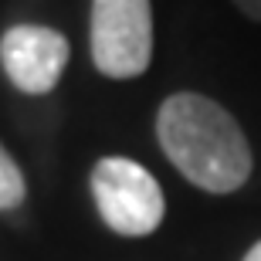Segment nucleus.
Wrapping results in <instances>:
<instances>
[{
  "label": "nucleus",
  "instance_id": "39448f33",
  "mask_svg": "<svg viewBox=\"0 0 261 261\" xmlns=\"http://www.w3.org/2000/svg\"><path fill=\"white\" fill-rule=\"evenodd\" d=\"M24 194H28L24 173H20V166L14 163V156L0 146V211L20 207V203H24Z\"/></svg>",
  "mask_w": 261,
  "mask_h": 261
},
{
  "label": "nucleus",
  "instance_id": "f03ea898",
  "mask_svg": "<svg viewBox=\"0 0 261 261\" xmlns=\"http://www.w3.org/2000/svg\"><path fill=\"white\" fill-rule=\"evenodd\" d=\"M92 197L102 221L122 238H146L163 224L166 200L156 176L126 156H106L92 170Z\"/></svg>",
  "mask_w": 261,
  "mask_h": 261
},
{
  "label": "nucleus",
  "instance_id": "0eeeda50",
  "mask_svg": "<svg viewBox=\"0 0 261 261\" xmlns=\"http://www.w3.org/2000/svg\"><path fill=\"white\" fill-rule=\"evenodd\" d=\"M244 261H261V241L254 244V248H251L248 254H244Z\"/></svg>",
  "mask_w": 261,
  "mask_h": 261
},
{
  "label": "nucleus",
  "instance_id": "20e7f679",
  "mask_svg": "<svg viewBox=\"0 0 261 261\" xmlns=\"http://www.w3.org/2000/svg\"><path fill=\"white\" fill-rule=\"evenodd\" d=\"M0 65L14 88L28 95H44L58 85L68 65V41L55 28L17 24L0 38Z\"/></svg>",
  "mask_w": 261,
  "mask_h": 261
},
{
  "label": "nucleus",
  "instance_id": "f257e3e1",
  "mask_svg": "<svg viewBox=\"0 0 261 261\" xmlns=\"http://www.w3.org/2000/svg\"><path fill=\"white\" fill-rule=\"evenodd\" d=\"M156 139L166 160L207 194H234L251 176V146L238 119L207 95L176 92L160 106Z\"/></svg>",
  "mask_w": 261,
  "mask_h": 261
},
{
  "label": "nucleus",
  "instance_id": "423d86ee",
  "mask_svg": "<svg viewBox=\"0 0 261 261\" xmlns=\"http://www.w3.org/2000/svg\"><path fill=\"white\" fill-rule=\"evenodd\" d=\"M234 7L241 10L244 17H251V20H261V0H234Z\"/></svg>",
  "mask_w": 261,
  "mask_h": 261
},
{
  "label": "nucleus",
  "instance_id": "7ed1b4c3",
  "mask_svg": "<svg viewBox=\"0 0 261 261\" xmlns=\"http://www.w3.org/2000/svg\"><path fill=\"white\" fill-rule=\"evenodd\" d=\"M88 48L92 65L106 78L126 82L143 75L153 58L149 0H92Z\"/></svg>",
  "mask_w": 261,
  "mask_h": 261
}]
</instances>
